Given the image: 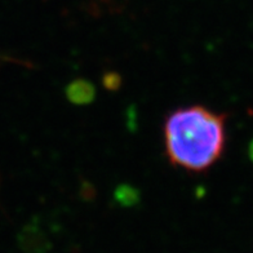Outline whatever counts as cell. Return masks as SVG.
<instances>
[{"instance_id":"277c9868","label":"cell","mask_w":253,"mask_h":253,"mask_svg":"<svg viewBox=\"0 0 253 253\" xmlns=\"http://www.w3.org/2000/svg\"><path fill=\"white\" fill-rule=\"evenodd\" d=\"M117 197L119 198V199H123L126 203H129L130 200H132V202L136 200L137 193L133 189H130V187H122V189L118 190Z\"/></svg>"},{"instance_id":"3957f363","label":"cell","mask_w":253,"mask_h":253,"mask_svg":"<svg viewBox=\"0 0 253 253\" xmlns=\"http://www.w3.org/2000/svg\"><path fill=\"white\" fill-rule=\"evenodd\" d=\"M122 84L119 74L117 73H107L103 77V85L110 90H117Z\"/></svg>"},{"instance_id":"6da1fadb","label":"cell","mask_w":253,"mask_h":253,"mask_svg":"<svg viewBox=\"0 0 253 253\" xmlns=\"http://www.w3.org/2000/svg\"><path fill=\"white\" fill-rule=\"evenodd\" d=\"M226 118L204 106L181 107L164 123V146L169 163L187 172L210 169L226 145Z\"/></svg>"},{"instance_id":"7a4b0ae2","label":"cell","mask_w":253,"mask_h":253,"mask_svg":"<svg viewBox=\"0 0 253 253\" xmlns=\"http://www.w3.org/2000/svg\"><path fill=\"white\" fill-rule=\"evenodd\" d=\"M94 96L93 84L85 79L74 80L66 88L67 100L74 105H88L94 100Z\"/></svg>"}]
</instances>
